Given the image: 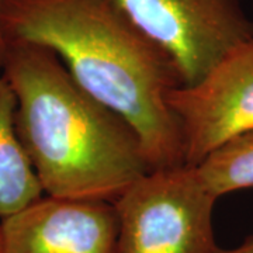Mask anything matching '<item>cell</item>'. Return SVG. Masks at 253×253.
<instances>
[{"mask_svg": "<svg viewBox=\"0 0 253 253\" xmlns=\"http://www.w3.org/2000/svg\"><path fill=\"white\" fill-rule=\"evenodd\" d=\"M0 34L4 44L51 49L84 90L134 126L152 169L184 165L168 103L180 73L116 0H1Z\"/></svg>", "mask_w": 253, "mask_h": 253, "instance_id": "6da1fadb", "label": "cell"}, {"mask_svg": "<svg viewBox=\"0 0 253 253\" xmlns=\"http://www.w3.org/2000/svg\"><path fill=\"white\" fill-rule=\"evenodd\" d=\"M0 72L16 128L46 197L111 201L152 169L134 126L84 90L45 46L6 42Z\"/></svg>", "mask_w": 253, "mask_h": 253, "instance_id": "7a4b0ae2", "label": "cell"}, {"mask_svg": "<svg viewBox=\"0 0 253 253\" xmlns=\"http://www.w3.org/2000/svg\"><path fill=\"white\" fill-rule=\"evenodd\" d=\"M217 200L194 166L151 170L114 201L118 253H215Z\"/></svg>", "mask_w": 253, "mask_h": 253, "instance_id": "3957f363", "label": "cell"}, {"mask_svg": "<svg viewBox=\"0 0 253 253\" xmlns=\"http://www.w3.org/2000/svg\"><path fill=\"white\" fill-rule=\"evenodd\" d=\"M194 84L232 48L253 38L242 0H116Z\"/></svg>", "mask_w": 253, "mask_h": 253, "instance_id": "277c9868", "label": "cell"}, {"mask_svg": "<svg viewBox=\"0 0 253 253\" xmlns=\"http://www.w3.org/2000/svg\"><path fill=\"white\" fill-rule=\"evenodd\" d=\"M168 103L187 166H199L218 148L252 131L253 38L232 48L197 83L173 89Z\"/></svg>", "mask_w": 253, "mask_h": 253, "instance_id": "5b68a950", "label": "cell"}, {"mask_svg": "<svg viewBox=\"0 0 253 253\" xmlns=\"http://www.w3.org/2000/svg\"><path fill=\"white\" fill-rule=\"evenodd\" d=\"M1 253H118L114 203L42 197L0 222Z\"/></svg>", "mask_w": 253, "mask_h": 253, "instance_id": "8992f818", "label": "cell"}, {"mask_svg": "<svg viewBox=\"0 0 253 253\" xmlns=\"http://www.w3.org/2000/svg\"><path fill=\"white\" fill-rule=\"evenodd\" d=\"M17 100L0 72V218H9L44 197L16 128Z\"/></svg>", "mask_w": 253, "mask_h": 253, "instance_id": "52a82bcc", "label": "cell"}, {"mask_svg": "<svg viewBox=\"0 0 253 253\" xmlns=\"http://www.w3.org/2000/svg\"><path fill=\"white\" fill-rule=\"evenodd\" d=\"M196 168L217 199L253 189V129L218 148Z\"/></svg>", "mask_w": 253, "mask_h": 253, "instance_id": "ba28073f", "label": "cell"}, {"mask_svg": "<svg viewBox=\"0 0 253 253\" xmlns=\"http://www.w3.org/2000/svg\"><path fill=\"white\" fill-rule=\"evenodd\" d=\"M215 253H253V235L248 236L244 242L231 249H222L219 248Z\"/></svg>", "mask_w": 253, "mask_h": 253, "instance_id": "9c48e42d", "label": "cell"}, {"mask_svg": "<svg viewBox=\"0 0 253 253\" xmlns=\"http://www.w3.org/2000/svg\"><path fill=\"white\" fill-rule=\"evenodd\" d=\"M0 4H1V0H0ZM3 52H4V42H3V38L0 34V65H1V59H3Z\"/></svg>", "mask_w": 253, "mask_h": 253, "instance_id": "30bf717a", "label": "cell"}, {"mask_svg": "<svg viewBox=\"0 0 253 253\" xmlns=\"http://www.w3.org/2000/svg\"><path fill=\"white\" fill-rule=\"evenodd\" d=\"M0 253H1V238H0Z\"/></svg>", "mask_w": 253, "mask_h": 253, "instance_id": "8fae6325", "label": "cell"}]
</instances>
